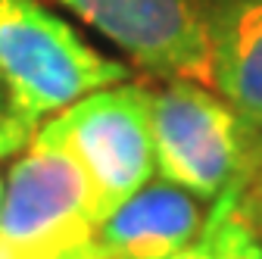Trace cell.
<instances>
[{
    "label": "cell",
    "instance_id": "obj_1",
    "mask_svg": "<svg viewBox=\"0 0 262 259\" xmlns=\"http://www.w3.org/2000/svg\"><path fill=\"white\" fill-rule=\"evenodd\" d=\"M125 78L128 66L97 53L38 0H0V88L31 132L41 119Z\"/></svg>",
    "mask_w": 262,
    "mask_h": 259
},
{
    "label": "cell",
    "instance_id": "obj_2",
    "mask_svg": "<svg viewBox=\"0 0 262 259\" xmlns=\"http://www.w3.org/2000/svg\"><path fill=\"white\" fill-rule=\"evenodd\" d=\"M31 138L66 150L88 181L91 215L100 222L138 193L156 169L150 91L110 84L59 110Z\"/></svg>",
    "mask_w": 262,
    "mask_h": 259
},
{
    "label": "cell",
    "instance_id": "obj_3",
    "mask_svg": "<svg viewBox=\"0 0 262 259\" xmlns=\"http://www.w3.org/2000/svg\"><path fill=\"white\" fill-rule=\"evenodd\" d=\"M150 132L156 172L200 200L244 187L262 163V144L244 119L196 81L172 78L150 91Z\"/></svg>",
    "mask_w": 262,
    "mask_h": 259
},
{
    "label": "cell",
    "instance_id": "obj_4",
    "mask_svg": "<svg viewBox=\"0 0 262 259\" xmlns=\"http://www.w3.org/2000/svg\"><path fill=\"white\" fill-rule=\"evenodd\" d=\"M94 231L88 181L75 159L31 138L4 187L0 238L35 259H66L94 241Z\"/></svg>",
    "mask_w": 262,
    "mask_h": 259
},
{
    "label": "cell",
    "instance_id": "obj_5",
    "mask_svg": "<svg viewBox=\"0 0 262 259\" xmlns=\"http://www.w3.org/2000/svg\"><path fill=\"white\" fill-rule=\"evenodd\" d=\"M153 75L212 88L209 7L203 0H59Z\"/></svg>",
    "mask_w": 262,
    "mask_h": 259
},
{
    "label": "cell",
    "instance_id": "obj_6",
    "mask_svg": "<svg viewBox=\"0 0 262 259\" xmlns=\"http://www.w3.org/2000/svg\"><path fill=\"white\" fill-rule=\"evenodd\" d=\"M200 197L172 181H147L110 212L94 241L116 259H169L203 231Z\"/></svg>",
    "mask_w": 262,
    "mask_h": 259
},
{
    "label": "cell",
    "instance_id": "obj_7",
    "mask_svg": "<svg viewBox=\"0 0 262 259\" xmlns=\"http://www.w3.org/2000/svg\"><path fill=\"white\" fill-rule=\"evenodd\" d=\"M209 38L212 88L262 144V0H215Z\"/></svg>",
    "mask_w": 262,
    "mask_h": 259
},
{
    "label": "cell",
    "instance_id": "obj_8",
    "mask_svg": "<svg viewBox=\"0 0 262 259\" xmlns=\"http://www.w3.org/2000/svg\"><path fill=\"white\" fill-rule=\"evenodd\" d=\"M237 184H231L215 203L219 209V244L215 259H262V244L250 231V225L237 215Z\"/></svg>",
    "mask_w": 262,
    "mask_h": 259
},
{
    "label": "cell",
    "instance_id": "obj_9",
    "mask_svg": "<svg viewBox=\"0 0 262 259\" xmlns=\"http://www.w3.org/2000/svg\"><path fill=\"white\" fill-rule=\"evenodd\" d=\"M237 215L250 225V231L259 238V244H262V163H259V169L250 175V181L237 190Z\"/></svg>",
    "mask_w": 262,
    "mask_h": 259
},
{
    "label": "cell",
    "instance_id": "obj_10",
    "mask_svg": "<svg viewBox=\"0 0 262 259\" xmlns=\"http://www.w3.org/2000/svg\"><path fill=\"white\" fill-rule=\"evenodd\" d=\"M31 135L35 132L13 116V110L7 103V94H4V88H0V156H10L19 147H25L31 141Z\"/></svg>",
    "mask_w": 262,
    "mask_h": 259
},
{
    "label": "cell",
    "instance_id": "obj_11",
    "mask_svg": "<svg viewBox=\"0 0 262 259\" xmlns=\"http://www.w3.org/2000/svg\"><path fill=\"white\" fill-rule=\"evenodd\" d=\"M215 244H219V209L209 212L203 231L196 234L184 250H178V253L169 256V259H215Z\"/></svg>",
    "mask_w": 262,
    "mask_h": 259
},
{
    "label": "cell",
    "instance_id": "obj_12",
    "mask_svg": "<svg viewBox=\"0 0 262 259\" xmlns=\"http://www.w3.org/2000/svg\"><path fill=\"white\" fill-rule=\"evenodd\" d=\"M66 259H116V256H113V253H106L97 241H88L84 247H78L75 253H69Z\"/></svg>",
    "mask_w": 262,
    "mask_h": 259
},
{
    "label": "cell",
    "instance_id": "obj_13",
    "mask_svg": "<svg viewBox=\"0 0 262 259\" xmlns=\"http://www.w3.org/2000/svg\"><path fill=\"white\" fill-rule=\"evenodd\" d=\"M0 259H35V256H28V253L16 250L10 241H4V238H0Z\"/></svg>",
    "mask_w": 262,
    "mask_h": 259
},
{
    "label": "cell",
    "instance_id": "obj_14",
    "mask_svg": "<svg viewBox=\"0 0 262 259\" xmlns=\"http://www.w3.org/2000/svg\"><path fill=\"white\" fill-rule=\"evenodd\" d=\"M0 206H4V181H0Z\"/></svg>",
    "mask_w": 262,
    "mask_h": 259
}]
</instances>
